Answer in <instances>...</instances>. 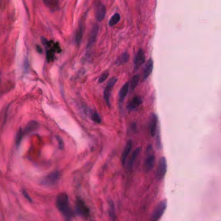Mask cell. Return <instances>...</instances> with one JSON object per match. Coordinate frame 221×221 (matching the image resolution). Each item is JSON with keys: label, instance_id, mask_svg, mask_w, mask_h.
<instances>
[{"label": "cell", "instance_id": "cell-1", "mask_svg": "<svg viewBox=\"0 0 221 221\" xmlns=\"http://www.w3.org/2000/svg\"><path fill=\"white\" fill-rule=\"evenodd\" d=\"M56 204L58 210L66 219L70 220L73 217V213L69 206L68 196L66 193H60L57 196Z\"/></svg>", "mask_w": 221, "mask_h": 221}, {"label": "cell", "instance_id": "cell-2", "mask_svg": "<svg viewBox=\"0 0 221 221\" xmlns=\"http://www.w3.org/2000/svg\"><path fill=\"white\" fill-rule=\"evenodd\" d=\"M167 204V203L166 200H161L155 208L150 221H158V220L162 217L165 210H166Z\"/></svg>", "mask_w": 221, "mask_h": 221}, {"label": "cell", "instance_id": "cell-3", "mask_svg": "<svg viewBox=\"0 0 221 221\" xmlns=\"http://www.w3.org/2000/svg\"><path fill=\"white\" fill-rule=\"evenodd\" d=\"M117 81V77H113L110 78L109 81L108 82V84L106 85V88L104 90V99L106 102V105L108 106H110V96H111V92L113 88V86H115L116 82Z\"/></svg>", "mask_w": 221, "mask_h": 221}, {"label": "cell", "instance_id": "cell-4", "mask_svg": "<svg viewBox=\"0 0 221 221\" xmlns=\"http://www.w3.org/2000/svg\"><path fill=\"white\" fill-rule=\"evenodd\" d=\"M151 147H150L149 149V153L147 154V157H146L145 163H144V170L149 172L151 171L154 167L155 162V154L152 152H151Z\"/></svg>", "mask_w": 221, "mask_h": 221}, {"label": "cell", "instance_id": "cell-5", "mask_svg": "<svg viewBox=\"0 0 221 221\" xmlns=\"http://www.w3.org/2000/svg\"><path fill=\"white\" fill-rule=\"evenodd\" d=\"M167 160L165 157H161L158 163V167L157 169V178L158 179L161 180L165 176L167 172Z\"/></svg>", "mask_w": 221, "mask_h": 221}, {"label": "cell", "instance_id": "cell-6", "mask_svg": "<svg viewBox=\"0 0 221 221\" xmlns=\"http://www.w3.org/2000/svg\"><path fill=\"white\" fill-rule=\"evenodd\" d=\"M77 211L80 215L84 217H88L90 215V211L88 207L84 204L83 201L78 199L77 201L76 204Z\"/></svg>", "mask_w": 221, "mask_h": 221}, {"label": "cell", "instance_id": "cell-7", "mask_svg": "<svg viewBox=\"0 0 221 221\" xmlns=\"http://www.w3.org/2000/svg\"><path fill=\"white\" fill-rule=\"evenodd\" d=\"M145 61V53L143 49H140L137 52L135 58L134 60V69H137L143 64Z\"/></svg>", "mask_w": 221, "mask_h": 221}, {"label": "cell", "instance_id": "cell-8", "mask_svg": "<svg viewBox=\"0 0 221 221\" xmlns=\"http://www.w3.org/2000/svg\"><path fill=\"white\" fill-rule=\"evenodd\" d=\"M98 32H99L98 25L97 24L93 25L92 30H91L89 39H88V44H87V46H86L88 49H90L91 47L94 45L95 43H96L97 38Z\"/></svg>", "mask_w": 221, "mask_h": 221}, {"label": "cell", "instance_id": "cell-9", "mask_svg": "<svg viewBox=\"0 0 221 221\" xmlns=\"http://www.w3.org/2000/svg\"><path fill=\"white\" fill-rule=\"evenodd\" d=\"M96 17L98 22H101L105 18L106 14V7L102 3H99L96 6V10H95Z\"/></svg>", "mask_w": 221, "mask_h": 221}, {"label": "cell", "instance_id": "cell-10", "mask_svg": "<svg viewBox=\"0 0 221 221\" xmlns=\"http://www.w3.org/2000/svg\"><path fill=\"white\" fill-rule=\"evenodd\" d=\"M132 148V140H128L127 141V144H126L125 145V147L121 155V163L123 165H125L126 164V162H127V158L129 155L130 152H131V151Z\"/></svg>", "mask_w": 221, "mask_h": 221}, {"label": "cell", "instance_id": "cell-11", "mask_svg": "<svg viewBox=\"0 0 221 221\" xmlns=\"http://www.w3.org/2000/svg\"><path fill=\"white\" fill-rule=\"evenodd\" d=\"M149 127H150V134L152 137L155 136L157 128V124H158V117L156 116L155 113H152L150 118V123H149Z\"/></svg>", "mask_w": 221, "mask_h": 221}, {"label": "cell", "instance_id": "cell-12", "mask_svg": "<svg viewBox=\"0 0 221 221\" xmlns=\"http://www.w3.org/2000/svg\"><path fill=\"white\" fill-rule=\"evenodd\" d=\"M142 102H143V99H142L141 97L139 96L134 97L131 102H129L128 105L127 106V108L129 110H133L139 107L142 104Z\"/></svg>", "mask_w": 221, "mask_h": 221}, {"label": "cell", "instance_id": "cell-13", "mask_svg": "<svg viewBox=\"0 0 221 221\" xmlns=\"http://www.w3.org/2000/svg\"><path fill=\"white\" fill-rule=\"evenodd\" d=\"M152 69H153V61L151 58L149 59L147 61V64H145L143 74V80H146L150 76V75L151 74L152 72Z\"/></svg>", "mask_w": 221, "mask_h": 221}, {"label": "cell", "instance_id": "cell-14", "mask_svg": "<svg viewBox=\"0 0 221 221\" xmlns=\"http://www.w3.org/2000/svg\"><path fill=\"white\" fill-rule=\"evenodd\" d=\"M140 151H141L140 148H138V149H136L135 151H134V152L132 153V155L131 156V158H129V160L128 161V164H127V168H128V170H131V169H132V167L134 166V163H135V161L136 160L137 158L138 155H139L140 152Z\"/></svg>", "mask_w": 221, "mask_h": 221}, {"label": "cell", "instance_id": "cell-15", "mask_svg": "<svg viewBox=\"0 0 221 221\" xmlns=\"http://www.w3.org/2000/svg\"><path fill=\"white\" fill-rule=\"evenodd\" d=\"M83 31H84V25L82 22H81L75 34V41L77 46H79L81 44L82 38V35H83Z\"/></svg>", "mask_w": 221, "mask_h": 221}, {"label": "cell", "instance_id": "cell-16", "mask_svg": "<svg viewBox=\"0 0 221 221\" xmlns=\"http://www.w3.org/2000/svg\"><path fill=\"white\" fill-rule=\"evenodd\" d=\"M128 88H129V82H126V83L122 86L119 94V101L120 103L123 102L125 97L127 96Z\"/></svg>", "mask_w": 221, "mask_h": 221}, {"label": "cell", "instance_id": "cell-17", "mask_svg": "<svg viewBox=\"0 0 221 221\" xmlns=\"http://www.w3.org/2000/svg\"><path fill=\"white\" fill-rule=\"evenodd\" d=\"M58 172H53L52 174L47 176L44 179V184H54L58 179Z\"/></svg>", "mask_w": 221, "mask_h": 221}, {"label": "cell", "instance_id": "cell-18", "mask_svg": "<svg viewBox=\"0 0 221 221\" xmlns=\"http://www.w3.org/2000/svg\"><path fill=\"white\" fill-rule=\"evenodd\" d=\"M39 127V124L38 122L35 121H32L29 122V123L27 125L26 127L25 128V131L23 132V134L25 133H29L31 132H32L34 130H36Z\"/></svg>", "mask_w": 221, "mask_h": 221}, {"label": "cell", "instance_id": "cell-19", "mask_svg": "<svg viewBox=\"0 0 221 221\" xmlns=\"http://www.w3.org/2000/svg\"><path fill=\"white\" fill-rule=\"evenodd\" d=\"M128 60H129V55L127 52H125L118 57L116 60V64L117 65L123 64H125V63H127Z\"/></svg>", "mask_w": 221, "mask_h": 221}, {"label": "cell", "instance_id": "cell-20", "mask_svg": "<svg viewBox=\"0 0 221 221\" xmlns=\"http://www.w3.org/2000/svg\"><path fill=\"white\" fill-rule=\"evenodd\" d=\"M120 19H121L120 14L119 13H115L111 17V18L110 19L109 23H108L109 25L111 26V27L114 26L120 21Z\"/></svg>", "mask_w": 221, "mask_h": 221}, {"label": "cell", "instance_id": "cell-21", "mask_svg": "<svg viewBox=\"0 0 221 221\" xmlns=\"http://www.w3.org/2000/svg\"><path fill=\"white\" fill-rule=\"evenodd\" d=\"M91 119L96 123L99 124L101 123V118L100 116L99 115V113L96 112H92L91 113Z\"/></svg>", "mask_w": 221, "mask_h": 221}, {"label": "cell", "instance_id": "cell-22", "mask_svg": "<svg viewBox=\"0 0 221 221\" xmlns=\"http://www.w3.org/2000/svg\"><path fill=\"white\" fill-rule=\"evenodd\" d=\"M140 79V75H134L131 82V88L132 89V90H134L136 88V87L137 86V84H138V81H139Z\"/></svg>", "mask_w": 221, "mask_h": 221}, {"label": "cell", "instance_id": "cell-23", "mask_svg": "<svg viewBox=\"0 0 221 221\" xmlns=\"http://www.w3.org/2000/svg\"><path fill=\"white\" fill-rule=\"evenodd\" d=\"M23 132L22 131V129H19V131H18L17 132V134H16V145L18 146L19 144H20L21 143V141L22 140V137H23Z\"/></svg>", "mask_w": 221, "mask_h": 221}, {"label": "cell", "instance_id": "cell-24", "mask_svg": "<svg viewBox=\"0 0 221 221\" xmlns=\"http://www.w3.org/2000/svg\"><path fill=\"white\" fill-rule=\"evenodd\" d=\"M109 76V73L108 72H105L104 73H102L101 75L99 77V80H98V82L99 83H102V82H105L106 79H107V78Z\"/></svg>", "mask_w": 221, "mask_h": 221}, {"label": "cell", "instance_id": "cell-25", "mask_svg": "<svg viewBox=\"0 0 221 221\" xmlns=\"http://www.w3.org/2000/svg\"><path fill=\"white\" fill-rule=\"evenodd\" d=\"M57 140H58V141L59 142V145H60V149H62L63 147V141H62L61 138L60 137H58V136L57 137Z\"/></svg>", "mask_w": 221, "mask_h": 221}, {"label": "cell", "instance_id": "cell-26", "mask_svg": "<svg viewBox=\"0 0 221 221\" xmlns=\"http://www.w3.org/2000/svg\"><path fill=\"white\" fill-rule=\"evenodd\" d=\"M37 49L38 53H42V51H42V49L39 46H37Z\"/></svg>", "mask_w": 221, "mask_h": 221}, {"label": "cell", "instance_id": "cell-27", "mask_svg": "<svg viewBox=\"0 0 221 221\" xmlns=\"http://www.w3.org/2000/svg\"><path fill=\"white\" fill-rule=\"evenodd\" d=\"M23 195H24V196L26 197V198H27V200H29V201H31V199L29 198V196L27 195V193H26L25 191H23Z\"/></svg>", "mask_w": 221, "mask_h": 221}]
</instances>
